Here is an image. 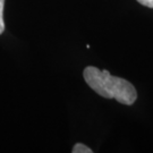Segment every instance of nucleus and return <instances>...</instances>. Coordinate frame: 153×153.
<instances>
[{"instance_id":"obj_2","label":"nucleus","mask_w":153,"mask_h":153,"mask_svg":"<svg viewBox=\"0 0 153 153\" xmlns=\"http://www.w3.org/2000/svg\"><path fill=\"white\" fill-rule=\"evenodd\" d=\"M71 152L73 153H93V150L90 149L88 146H86L85 144H83V143H76V144L73 146Z\"/></svg>"},{"instance_id":"obj_4","label":"nucleus","mask_w":153,"mask_h":153,"mask_svg":"<svg viewBox=\"0 0 153 153\" xmlns=\"http://www.w3.org/2000/svg\"><path fill=\"white\" fill-rule=\"evenodd\" d=\"M138 4H141L144 7H148V8H152L153 9V0H136Z\"/></svg>"},{"instance_id":"obj_1","label":"nucleus","mask_w":153,"mask_h":153,"mask_svg":"<svg viewBox=\"0 0 153 153\" xmlns=\"http://www.w3.org/2000/svg\"><path fill=\"white\" fill-rule=\"evenodd\" d=\"M83 76L88 86L102 98L115 99L126 105H131L137 100L135 86L125 78L112 76L107 69L100 71L94 66H88L83 71Z\"/></svg>"},{"instance_id":"obj_3","label":"nucleus","mask_w":153,"mask_h":153,"mask_svg":"<svg viewBox=\"0 0 153 153\" xmlns=\"http://www.w3.org/2000/svg\"><path fill=\"white\" fill-rule=\"evenodd\" d=\"M4 7H5V0H0V34L5 31V21H4Z\"/></svg>"}]
</instances>
